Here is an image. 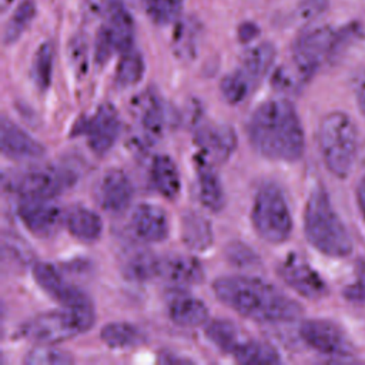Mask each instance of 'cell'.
I'll use <instances>...</instances> for the list:
<instances>
[{
	"label": "cell",
	"instance_id": "34",
	"mask_svg": "<svg viewBox=\"0 0 365 365\" xmlns=\"http://www.w3.org/2000/svg\"><path fill=\"white\" fill-rule=\"evenodd\" d=\"M34 16H36V3L33 0H23L16 7L11 17L6 23L4 33H3L4 44L9 46L16 43L20 38V36L27 30Z\"/></svg>",
	"mask_w": 365,
	"mask_h": 365
},
{
	"label": "cell",
	"instance_id": "16",
	"mask_svg": "<svg viewBox=\"0 0 365 365\" xmlns=\"http://www.w3.org/2000/svg\"><path fill=\"white\" fill-rule=\"evenodd\" d=\"M194 141L212 164L225 163L237 148V134L231 125L205 121L197 125Z\"/></svg>",
	"mask_w": 365,
	"mask_h": 365
},
{
	"label": "cell",
	"instance_id": "23",
	"mask_svg": "<svg viewBox=\"0 0 365 365\" xmlns=\"http://www.w3.org/2000/svg\"><path fill=\"white\" fill-rule=\"evenodd\" d=\"M168 317L178 327L197 328L210 321V311L201 299L180 294L171 298L168 304Z\"/></svg>",
	"mask_w": 365,
	"mask_h": 365
},
{
	"label": "cell",
	"instance_id": "39",
	"mask_svg": "<svg viewBox=\"0 0 365 365\" xmlns=\"http://www.w3.org/2000/svg\"><path fill=\"white\" fill-rule=\"evenodd\" d=\"M344 297L356 304H365V261H358L354 281L344 289Z\"/></svg>",
	"mask_w": 365,
	"mask_h": 365
},
{
	"label": "cell",
	"instance_id": "25",
	"mask_svg": "<svg viewBox=\"0 0 365 365\" xmlns=\"http://www.w3.org/2000/svg\"><path fill=\"white\" fill-rule=\"evenodd\" d=\"M181 240L192 251L208 250L214 241L211 222L197 211H185L181 215Z\"/></svg>",
	"mask_w": 365,
	"mask_h": 365
},
{
	"label": "cell",
	"instance_id": "35",
	"mask_svg": "<svg viewBox=\"0 0 365 365\" xmlns=\"http://www.w3.org/2000/svg\"><path fill=\"white\" fill-rule=\"evenodd\" d=\"M74 358L70 352L54 348L51 344H40L27 352L24 358V364L30 365H63L73 364Z\"/></svg>",
	"mask_w": 365,
	"mask_h": 365
},
{
	"label": "cell",
	"instance_id": "4",
	"mask_svg": "<svg viewBox=\"0 0 365 365\" xmlns=\"http://www.w3.org/2000/svg\"><path fill=\"white\" fill-rule=\"evenodd\" d=\"M318 148L328 171L345 178L358 154V130L354 120L344 111L324 115L318 127Z\"/></svg>",
	"mask_w": 365,
	"mask_h": 365
},
{
	"label": "cell",
	"instance_id": "1",
	"mask_svg": "<svg viewBox=\"0 0 365 365\" xmlns=\"http://www.w3.org/2000/svg\"><path fill=\"white\" fill-rule=\"evenodd\" d=\"M215 297L237 314L264 324L298 319L302 305L271 282L248 275H228L214 279Z\"/></svg>",
	"mask_w": 365,
	"mask_h": 365
},
{
	"label": "cell",
	"instance_id": "24",
	"mask_svg": "<svg viewBox=\"0 0 365 365\" xmlns=\"http://www.w3.org/2000/svg\"><path fill=\"white\" fill-rule=\"evenodd\" d=\"M64 224L68 232L83 242H94L103 232L101 217L83 205L71 207L64 215Z\"/></svg>",
	"mask_w": 365,
	"mask_h": 365
},
{
	"label": "cell",
	"instance_id": "37",
	"mask_svg": "<svg viewBox=\"0 0 365 365\" xmlns=\"http://www.w3.org/2000/svg\"><path fill=\"white\" fill-rule=\"evenodd\" d=\"M225 255L232 265H237L240 268H251L259 264V258L254 252V250L241 241H234L228 244L225 248Z\"/></svg>",
	"mask_w": 365,
	"mask_h": 365
},
{
	"label": "cell",
	"instance_id": "38",
	"mask_svg": "<svg viewBox=\"0 0 365 365\" xmlns=\"http://www.w3.org/2000/svg\"><path fill=\"white\" fill-rule=\"evenodd\" d=\"M3 248H4V252L10 254V257H13L19 264H29L34 257L33 250L29 247V244L23 241L19 235L11 232L10 234L4 232Z\"/></svg>",
	"mask_w": 365,
	"mask_h": 365
},
{
	"label": "cell",
	"instance_id": "21",
	"mask_svg": "<svg viewBox=\"0 0 365 365\" xmlns=\"http://www.w3.org/2000/svg\"><path fill=\"white\" fill-rule=\"evenodd\" d=\"M197 188L201 204L211 212H218L225 205V194L214 164L205 157L197 158Z\"/></svg>",
	"mask_w": 365,
	"mask_h": 365
},
{
	"label": "cell",
	"instance_id": "32",
	"mask_svg": "<svg viewBox=\"0 0 365 365\" xmlns=\"http://www.w3.org/2000/svg\"><path fill=\"white\" fill-rule=\"evenodd\" d=\"M144 60L138 50L130 48L121 53V58L115 70V84L121 88L135 86L144 76Z\"/></svg>",
	"mask_w": 365,
	"mask_h": 365
},
{
	"label": "cell",
	"instance_id": "28",
	"mask_svg": "<svg viewBox=\"0 0 365 365\" xmlns=\"http://www.w3.org/2000/svg\"><path fill=\"white\" fill-rule=\"evenodd\" d=\"M161 258L147 250L133 251L123 262V275L128 281L143 282L160 277Z\"/></svg>",
	"mask_w": 365,
	"mask_h": 365
},
{
	"label": "cell",
	"instance_id": "26",
	"mask_svg": "<svg viewBox=\"0 0 365 365\" xmlns=\"http://www.w3.org/2000/svg\"><path fill=\"white\" fill-rule=\"evenodd\" d=\"M150 180L153 187L165 198L174 200L181 188L178 168L168 155H155L150 167Z\"/></svg>",
	"mask_w": 365,
	"mask_h": 365
},
{
	"label": "cell",
	"instance_id": "10",
	"mask_svg": "<svg viewBox=\"0 0 365 365\" xmlns=\"http://www.w3.org/2000/svg\"><path fill=\"white\" fill-rule=\"evenodd\" d=\"M74 175L68 170L57 167L31 168L17 175L10 188L20 198L53 200L74 182Z\"/></svg>",
	"mask_w": 365,
	"mask_h": 365
},
{
	"label": "cell",
	"instance_id": "43",
	"mask_svg": "<svg viewBox=\"0 0 365 365\" xmlns=\"http://www.w3.org/2000/svg\"><path fill=\"white\" fill-rule=\"evenodd\" d=\"M356 201H358V208L365 220V175L361 178L356 187Z\"/></svg>",
	"mask_w": 365,
	"mask_h": 365
},
{
	"label": "cell",
	"instance_id": "22",
	"mask_svg": "<svg viewBox=\"0 0 365 365\" xmlns=\"http://www.w3.org/2000/svg\"><path fill=\"white\" fill-rule=\"evenodd\" d=\"M160 277L174 285H197L204 281V268L194 257L173 255L161 258Z\"/></svg>",
	"mask_w": 365,
	"mask_h": 365
},
{
	"label": "cell",
	"instance_id": "3",
	"mask_svg": "<svg viewBox=\"0 0 365 365\" xmlns=\"http://www.w3.org/2000/svg\"><path fill=\"white\" fill-rule=\"evenodd\" d=\"M304 234L307 241L327 257L344 258L354 250L352 238L322 187L314 188L307 200Z\"/></svg>",
	"mask_w": 365,
	"mask_h": 365
},
{
	"label": "cell",
	"instance_id": "40",
	"mask_svg": "<svg viewBox=\"0 0 365 365\" xmlns=\"http://www.w3.org/2000/svg\"><path fill=\"white\" fill-rule=\"evenodd\" d=\"M328 9V0H301L297 7V17L302 21H312Z\"/></svg>",
	"mask_w": 365,
	"mask_h": 365
},
{
	"label": "cell",
	"instance_id": "9",
	"mask_svg": "<svg viewBox=\"0 0 365 365\" xmlns=\"http://www.w3.org/2000/svg\"><path fill=\"white\" fill-rule=\"evenodd\" d=\"M134 43V21L121 4L110 7L103 26L98 29L94 43V61L106 64L114 53H124Z\"/></svg>",
	"mask_w": 365,
	"mask_h": 365
},
{
	"label": "cell",
	"instance_id": "13",
	"mask_svg": "<svg viewBox=\"0 0 365 365\" xmlns=\"http://www.w3.org/2000/svg\"><path fill=\"white\" fill-rule=\"evenodd\" d=\"M278 275L297 294L308 299L328 295V285L317 269L298 254H288L278 265Z\"/></svg>",
	"mask_w": 365,
	"mask_h": 365
},
{
	"label": "cell",
	"instance_id": "15",
	"mask_svg": "<svg viewBox=\"0 0 365 365\" xmlns=\"http://www.w3.org/2000/svg\"><path fill=\"white\" fill-rule=\"evenodd\" d=\"M33 278L37 285L61 307L93 304L84 291L66 281L60 271L50 262H36L33 265Z\"/></svg>",
	"mask_w": 365,
	"mask_h": 365
},
{
	"label": "cell",
	"instance_id": "29",
	"mask_svg": "<svg viewBox=\"0 0 365 365\" xmlns=\"http://www.w3.org/2000/svg\"><path fill=\"white\" fill-rule=\"evenodd\" d=\"M101 341L113 349L134 348L144 342L143 332L130 322H108L100 329Z\"/></svg>",
	"mask_w": 365,
	"mask_h": 365
},
{
	"label": "cell",
	"instance_id": "42",
	"mask_svg": "<svg viewBox=\"0 0 365 365\" xmlns=\"http://www.w3.org/2000/svg\"><path fill=\"white\" fill-rule=\"evenodd\" d=\"M356 103H358V108L361 110V113L365 115V74L359 78L358 84H356Z\"/></svg>",
	"mask_w": 365,
	"mask_h": 365
},
{
	"label": "cell",
	"instance_id": "17",
	"mask_svg": "<svg viewBox=\"0 0 365 365\" xmlns=\"http://www.w3.org/2000/svg\"><path fill=\"white\" fill-rule=\"evenodd\" d=\"M96 195L103 210L111 214H120L131 204L134 188L123 170L110 168L100 178Z\"/></svg>",
	"mask_w": 365,
	"mask_h": 365
},
{
	"label": "cell",
	"instance_id": "30",
	"mask_svg": "<svg viewBox=\"0 0 365 365\" xmlns=\"http://www.w3.org/2000/svg\"><path fill=\"white\" fill-rule=\"evenodd\" d=\"M201 31V24L194 17H187L181 20L175 27L173 38L174 54L181 60L194 58L198 50Z\"/></svg>",
	"mask_w": 365,
	"mask_h": 365
},
{
	"label": "cell",
	"instance_id": "20",
	"mask_svg": "<svg viewBox=\"0 0 365 365\" xmlns=\"http://www.w3.org/2000/svg\"><path fill=\"white\" fill-rule=\"evenodd\" d=\"M135 114L140 128L148 138L163 135L164 130L170 124V113L163 100L154 91L147 90L137 98Z\"/></svg>",
	"mask_w": 365,
	"mask_h": 365
},
{
	"label": "cell",
	"instance_id": "8",
	"mask_svg": "<svg viewBox=\"0 0 365 365\" xmlns=\"http://www.w3.org/2000/svg\"><path fill=\"white\" fill-rule=\"evenodd\" d=\"M338 33L328 26L304 30L291 48V66L308 83L319 67L336 53Z\"/></svg>",
	"mask_w": 365,
	"mask_h": 365
},
{
	"label": "cell",
	"instance_id": "7",
	"mask_svg": "<svg viewBox=\"0 0 365 365\" xmlns=\"http://www.w3.org/2000/svg\"><path fill=\"white\" fill-rule=\"evenodd\" d=\"M275 56L277 50L269 41L259 43L250 48L242 56L240 66L221 80L220 90L224 100L228 104H240L252 94L271 70Z\"/></svg>",
	"mask_w": 365,
	"mask_h": 365
},
{
	"label": "cell",
	"instance_id": "5",
	"mask_svg": "<svg viewBox=\"0 0 365 365\" xmlns=\"http://www.w3.org/2000/svg\"><path fill=\"white\" fill-rule=\"evenodd\" d=\"M96 321L93 304L63 307L38 314L20 329L21 335L37 344H57L87 332Z\"/></svg>",
	"mask_w": 365,
	"mask_h": 365
},
{
	"label": "cell",
	"instance_id": "36",
	"mask_svg": "<svg viewBox=\"0 0 365 365\" xmlns=\"http://www.w3.org/2000/svg\"><path fill=\"white\" fill-rule=\"evenodd\" d=\"M147 14L157 24H170L174 21L182 9L184 0H143Z\"/></svg>",
	"mask_w": 365,
	"mask_h": 365
},
{
	"label": "cell",
	"instance_id": "2",
	"mask_svg": "<svg viewBox=\"0 0 365 365\" xmlns=\"http://www.w3.org/2000/svg\"><path fill=\"white\" fill-rule=\"evenodd\" d=\"M247 135L252 148L275 161H298L305 148V134L298 111L287 98H269L250 115Z\"/></svg>",
	"mask_w": 365,
	"mask_h": 365
},
{
	"label": "cell",
	"instance_id": "33",
	"mask_svg": "<svg viewBox=\"0 0 365 365\" xmlns=\"http://www.w3.org/2000/svg\"><path fill=\"white\" fill-rule=\"evenodd\" d=\"M53 61H54V47L53 43H43L33 58L31 64V78L38 91L44 93L50 87L51 74H53Z\"/></svg>",
	"mask_w": 365,
	"mask_h": 365
},
{
	"label": "cell",
	"instance_id": "41",
	"mask_svg": "<svg viewBox=\"0 0 365 365\" xmlns=\"http://www.w3.org/2000/svg\"><path fill=\"white\" fill-rule=\"evenodd\" d=\"M258 34V27L252 23H245L238 29V37L242 43L251 41Z\"/></svg>",
	"mask_w": 365,
	"mask_h": 365
},
{
	"label": "cell",
	"instance_id": "11",
	"mask_svg": "<svg viewBox=\"0 0 365 365\" xmlns=\"http://www.w3.org/2000/svg\"><path fill=\"white\" fill-rule=\"evenodd\" d=\"M121 131V120L117 108L110 103L100 104L96 111L81 118L73 130V134L86 137L87 145L97 155H104L111 150Z\"/></svg>",
	"mask_w": 365,
	"mask_h": 365
},
{
	"label": "cell",
	"instance_id": "31",
	"mask_svg": "<svg viewBox=\"0 0 365 365\" xmlns=\"http://www.w3.org/2000/svg\"><path fill=\"white\" fill-rule=\"evenodd\" d=\"M232 358L240 364H279L281 355L275 346L265 341L247 338L238 349L232 354Z\"/></svg>",
	"mask_w": 365,
	"mask_h": 365
},
{
	"label": "cell",
	"instance_id": "14",
	"mask_svg": "<svg viewBox=\"0 0 365 365\" xmlns=\"http://www.w3.org/2000/svg\"><path fill=\"white\" fill-rule=\"evenodd\" d=\"M17 215L33 235L50 238L64 224L66 214L51 200L21 198L17 207Z\"/></svg>",
	"mask_w": 365,
	"mask_h": 365
},
{
	"label": "cell",
	"instance_id": "18",
	"mask_svg": "<svg viewBox=\"0 0 365 365\" xmlns=\"http://www.w3.org/2000/svg\"><path fill=\"white\" fill-rule=\"evenodd\" d=\"M0 145L3 155L11 160H36L46 154V147L11 120L3 117Z\"/></svg>",
	"mask_w": 365,
	"mask_h": 365
},
{
	"label": "cell",
	"instance_id": "12",
	"mask_svg": "<svg viewBox=\"0 0 365 365\" xmlns=\"http://www.w3.org/2000/svg\"><path fill=\"white\" fill-rule=\"evenodd\" d=\"M301 339L321 355L335 359L354 355V346L345 332L329 319H305L299 325Z\"/></svg>",
	"mask_w": 365,
	"mask_h": 365
},
{
	"label": "cell",
	"instance_id": "27",
	"mask_svg": "<svg viewBox=\"0 0 365 365\" xmlns=\"http://www.w3.org/2000/svg\"><path fill=\"white\" fill-rule=\"evenodd\" d=\"M205 336L220 351L232 356L238 346L248 338V335L232 321L217 318L205 324Z\"/></svg>",
	"mask_w": 365,
	"mask_h": 365
},
{
	"label": "cell",
	"instance_id": "19",
	"mask_svg": "<svg viewBox=\"0 0 365 365\" xmlns=\"http://www.w3.org/2000/svg\"><path fill=\"white\" fill-rule=\"evenodd\" d=\"M130 222L134 234L143 241L161 242L168 237L170 224L167 214L155 204H138L131 212Z\"/></svg>",
	"mask_w": 365,
	"mask_h": 365
},
{
	"label": "cell",
	"instance_id": "6",
	"mask_svg": "<svg viewBox=\"0 0 365 365\" xmlns=\"http://www.w3.org/2000/svg\"><path fill=\"white\" fill-rule=\"evenodd\" d=\"M251 222L258 234L268 244H282L292 232V215L281 187L272 181L259 185L255 192Z\"/></svg>",
	"mask_w": 365,
	"mask_h": 365
}]
</instances>
